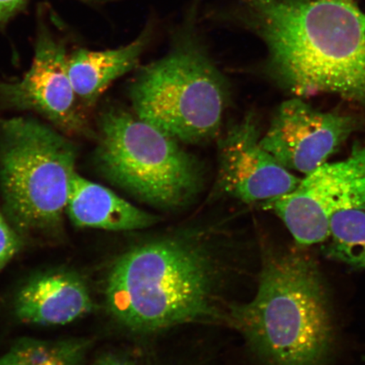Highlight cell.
<instances>
[{
  "label": "cell",
  "instance_id": "cell-11",
  "mask_svg": "<svg viewBox=\"0 0 365 365\" xmlns=\"http://www.w3.org/2000/svg\"><path fill=\"white\" fill-rule=\"evenodd\" d=\"M93 302L83 278L68 271L39 274L21 287L15 301L21 322L63 326L89 314Z\"/></svg>",
  "mask_w": 365,
  "mask_h": 365
},
{
  "label": "cell",
  "instance_id": "cell-6",
  "mask_svg": "<svg viewBox=\"0 0 365 365\" xmlns=\"http://www.w3.org/2000/svg\"><path fill=\"white\" fill-rule=\"evenodd\" d=\"M76 158L71 141L33 118L0 123V191L18 234L61 227Z\"/></svg>",
  "mask_w": 365,
  "mask_h": 365
},
{
  "label": "cell",
  "instance_id": "cell-18",
  "mask_svg": "<svg viewBox=\"0 0 365 365\" xmlns=\"http://www.w3.org/2000/svg\"><path fill=\"white\" fill-rule=\"evenodd\" d=\"M93 365H134L125 359L117 357L115 355L108 354L97 360Z\"/></svg>",
  "mask_w": 365,
  "mask_h": 365
},
{
  "label": "cell",
  "instance_id": "cell-15",
  "mask_svg": "<svg viewBox=\"0 0 365 365\" xmlns=\"http://www.w3.org/2000/svg\"><path fill=\"white\" fill-rule=\"evenodd\" d=\"M330 243L323 248L327 258L355 269H365V212L346 210L333 215Z\"/></svg>",
  "mask_w": 365,
  "mask_h": 365
},
{
  "label": "cell",
  "instance_id": "cell-13",
  "mask_svg": "<svg viewBox=\"0 0 365 365\" xmlns=\"http://www.w3.org/2000/svg\"><path fill=\"white\" fill-rule=\"evenodd\" d=\"M66 212L76 227L115 232L144 230L160 220L76 173L71 181Z\"/></svg>",
  "mask_w": 365,
  "mask_h": 365
},
{
  "label": "cell",
  "instance_id": "cell-4",
  "mask_svg": "<svg viewBox=\"0 0 365 365\" xmlns=\"http://www.w3.org/2000/svg\"><path fill=\"white\" fill-rule=\"evenodd\" d=\"M165 56L136 73L129 88L134 113L182 144L216 138L230 102V86L198 26V0L172 34Z\"/></svg>",
  "mask_w": 365,
  "mask_h": 365
},
{
  "label": "cell",
  "instance_id": "cell-3",
  "mask_svg": "<svg viewBox=\"0 0 365 365\" xmlns=\"http://www.w3.org/2000/svg\"><path fill=\"white\" fill-rule=\"evenodd\" d=\"M217 268L190 237L145 242L122 254L108 273L106 303L123 327L157 332L217 318Z\"/></svg>",
  "mask_w": 365,
  "mask_h": 365
},
{
  "label": "cell",
  "instance_id": "cell-2",
  "mask_svg": "<svg viewBox=\"0 0 365 365\" xmlns=\"http://www.w3.org/2000/svg\"><path fill=\"white\" fill-rule=\"evenodd\" d=\"M230 318L269 365H326L334 344L329 295L304 250H267L257 294Z\"/></svg>",
  "mask_w": 365,
  "mask_h": 365
},
{
  "label": "cell",
  "instance_id": "cell-17",
  "mask_svg": "<svg viewBox=\"0 0 365 365\" xmlns=\"http://www.w3.org/2000/svg\"><path fill=\"white\" fill-rule=\"evenodd\" d=\"M29 0H0V26L7 24L14 16L20 13Z\"/></svg>",
  "mask_w": 365,
  "mask_h": 365
},
{
  "label": "cell",
  "instance_id": "cell-16",
  "mask_svg": "<svg viewBox=\"0 0 365 365\" xmlns=\"http://www.w3.org/2000/svg\"><path fill=\"white\" fill-rule=\"evenodd\" d=\"M21 248L18 232L6 221L0 212V271L10 262Z\"/></svg>",
  "mask_w": 365,
  "mask_h": 365
},
{
  "label": "cell",
  "instance_id": "cell-7",
  "mask_svg": "<svg viewBox=\"0 0 365 365\" xmlns=\"http://www.w3.org/2000/svg\"><path fill=\"white\" fill-rule=\"evenodd\" d=\"M284 223L300 247L329 239L331 220L346 210L365 212V141L344 161L324 163L292 192L262 203Z\"/></svg>",
  "mask_w": 365,
  "mask_h": 365
},
{
  "label": "cell",
  "instance_id": "cell-5",
  "mask_svg": "<svg viewBox=\"0 0 365 365\" xmlns=\"http://www.w3.org/2000/svg\"><path fill=\"white\" fill-rule=\"evenodd\" d=\"M179 141L125 109L113 108L99 120L96 162L108 181L140 202L178 210L202 192V163Z\"/></svg>",
  "mask_w": 365,
  "mask_h": 365
},
{
  "label": "cell",
  "instance_id": "cell-10",
  "mask_svg": "<svg viewBox=\"0 0 365 365\" xmlns=\"http://www.w3.org/2000/svg\"><path fill=\"white\" fill-rule=\"evenodd\" d=\"M67 61L65 44L42 29L29 71L19 81L0 82V98L8 106L40 113L67 133H83L86 121L77 105Z\"/></svg>",
  "mask_w": 365,
  "mask_h": 365
},
{
  "label": "cell",
  "instance_id": "cell-14",
  "mask_svg": "<svg viewBox=\"0 0 365 365\" xmlns=\"http://www.w3.org/2000/svg\"><path fill=\"white\" fill-rule=\"evenodd\" d=\"M88 341L22 339L0 358V365H83Z\"/></svg>",
  "mask_w": 365,
  "mask_h": 365
},
{
  "label": "cell",
  "instance_id": "cell-8",
  "mask_svg": "<svg viewBox=\"0 0 365 365\" xmlns=\"http://www.w3.org/2000/svg\"><path fill=\"white\" fill-rule=\"evenodd\" d=\"M359 125L357 118L319 111L295 97L278 107L261 145L287 170L307 175L326 163Z\"/></svg>",
  "mask_w": 365,
  "mask_h": 365
},
{
  "label": "cell",
  "instance_id": "cell-1",
  "mask_svg": "<svg viewBox=\"0 0 365 365\" xmlns=\"http://www.w3.org/2000/svg\"><path fill=\"white\" fill-rule=\"evenodd\" d=\"M268 75L298 98L327 93L365 109V13L354 0H242Z\"/></svg>",
  "mask_w": 365,
  "mask_h": 365
},
{
  "label": "cell",
  "instance_id": "cell-9",
  "mask_svg": "<svg viewBox=\"0 0 365 365\" xmlns=\"http://www.w3.org/2000/svg\"><path fill=\"white\" fill-rule=\"evenodd\" d=\"M257 122L246 116L218 143L216 191L244 203H263L292 192L300 180L264 150Z\"/></svg>",
  "mask_w": 365,
  "mask_h": 365
},
{
  "label": "cell",
  "instance_id": "cell-12",
  "mask_svg": "<svg viewBox=\"0 0 365 365\" xmlns=\"http://www.w3.org/2000/svg\"><path fill=\"white\" fill-rule=\"evenodd\" d=\"M156 31V25L148 21L134 40L121 47L100 51L80 48L68 56V74L77 99L86 106L97 103L114 81L138 66Z\"/></svg>",
  "mask_w": 365,
  "mask_h": 365
}]
</instances>
